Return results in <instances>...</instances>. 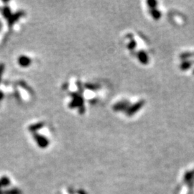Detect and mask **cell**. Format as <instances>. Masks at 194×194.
Listing matches in <instances>:
<instances>
[{
	"label": "cell",
	"instance_id": "cell-1",
	"mask_svg": "<svg viewBox=\"0 0 194 194\" xmlns=\"http://www.w3.org/2000/svg\"><path fill=\"white\" fill-rule=\"evenodd\" d=\"M2 72V66H0V78H1Z\"/></svg>",
	"mask_w": 194,
	"mask_h": 194
}]
</instances>
